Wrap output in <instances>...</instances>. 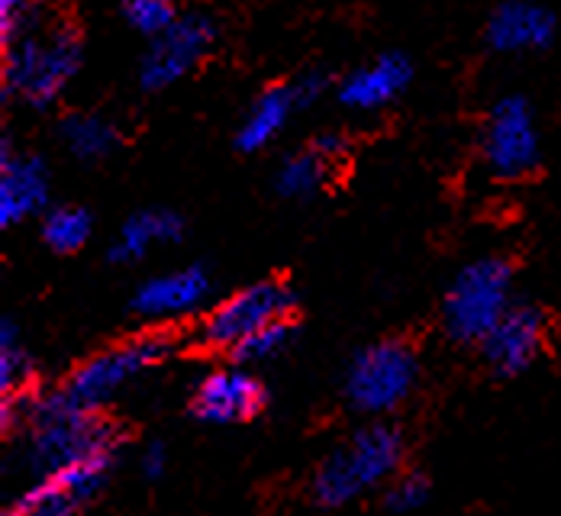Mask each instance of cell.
<instances>
[{
    "mask_svg": "<svg viewBox=\"0 0 561 516\" xmlns=\"http://www.w3.org/2000/svg\"><path fill=\"white\" fill-rule=\"evenodd\" d=\"M13 413L7 429H20L23 456L36 478L53 474L58 468L78 465L94 456L123 449V433L104 413L84 410L61 388L53 394H23L3 401V416Z\"/></svg>",
    "mask_w": 561,
    "mask_h": 516,
    "instance_id": "6da1fadb",
    "label": "cell"
},
{
    "mask_svg": "<svg viewBox=\"0 0 561 516\" xmlns=\"http://www.w3.org/2000/svg\"><path fill=\"white\" fill-rule=\"evenodd\" d=\"M407 443L388 420H371L330 449L313 471V501L327 511L348 507L375 491H385L403 471Z\"/></svg>",
    "mask_w": 561,
    "mask_h": 516,
    "instance_id": "7a4b0ae2",
    "label": "cell"
},
{
    "mask_svg": "<svg viewBox=\"0 0 561 516\" xmlns=\"http://www.w3.org/2000/svg\"><path fill=\"white\" fill-rule=\"evenodd\" d=\"M171 352H174V343L165 333H142V336L107 345V348L94 352L91 358H84L65 378L61 391L75 403H81L84 410L104 413L142 375H149L159 365H165L171 358Z\"/></svg>",
    "mask_w": 561,
    "mask_h": 516,
    "instance_id": "3957f363",
    "label": "cell"
},
{
    "mask_svg": "<svg viewBox=\"0 0 561 516\" xmlns=\"http://www.w3.org/2000/svg\"><path fill=\"white\" fill-rule=\"evenodd\" d=\"M78 68H81V43L71 30L23 33L13 43H7L3 84L7 94L33 107H49L71 84Z\"/></svg>",
    "mask_w": 561,
    "mask_h": 516,
    "instance_id": "277c9868",
    "label": "cell"
},
{
    "mask_svg": "<svg viewBox=\"0 0 561 516\" xmlns=\"http://www.w3.org/2000/svg\"><path fill=\"white\" fill-rule=\"evenodd\" d=\"M513 307V268L506 259L488 255L465 265L443 297V326L449 340L481 345Z\"/></svg>",
    "mask_w": 561,
    "mask_h": 516,
    "instance_id": "5b68a950",
    "label": "cell"
},
{
    "mask_svg": "<svg viewBox=\"0 0 561 516\" xmlns=\"http://www.w3.org/2000/svg\"><path fill=\"white\" fill-rule=\"evenodd\" d=\"M416 385H420V358L413 345L400 340H381L355 352L342 378V394L355 413L368 420H385L413 398Z\"/></svg>",
    "mask_w": 561,
    "mask_h": 516,
    "instance_id": "8992f818",
    "label": "cell"
},
{
    "mask_svg": "<svg viewBox=\"0 0 561 516\" xmlns=\"http://www.w3.org/2000/svg\"><path fill=\"white\" fill-rule=\"evenodd\" d=\"M116 459V452H107L33 478V484L7 507L3 516H81L107 491Z\"/></svg>",
    "mask_w": 561,
    "mask_h": 516,
    "instance_id": "52a82bcc",
    "label": "cell"
},
{
    "mask_svg": "<svg viewBox=\"0 0 561 516\" xmlns=\"http://www.w3.org/2000/svg\"><path fill=\"white\" fill-rule=\"evenodd\" d=\"M290 310H294L290 287L280 282H255V285L239 287L236 294L224 297L217 307H210V313L201 323V340L214 352L229 355L252 333H259L278 320H290Z\"/></svg>",
    "mask_w": 561,
    "mask_h": 516,
    "instance_id": "ba28073f",
    "label": "cell"
},
{
    "mask_svg": "<svg viewBox=\"0 0 561 516\" xmlns=\"http://www.w3.org/2000/svg\"><path fill=\"white\" fill-rule=\"evenodd\" d=\"M481 152H484L488 169L506 181L536 172L542 139L536 126V111L523 94H506L491 107L488 123H484Z\"/></svg>",
    "mask_w": 561,
    "mask_h": 516,
    "instance_id": "9c48e42d",
    "label": "cell"
},
{
    "mask_svg": "<svg viewBox=\"0 0 561 516\" xmlns=\"http://www.w3.org/2000/svg\"><path fill=\"white\" fill-rule=\"evenodd\" d=\"M217 39V26L204 13L178 16L165 33L152 36L149 53L139 65V81L146 91H165L178 84L184 74H191Z\"/></svg>",
    "mask_w": 561,
    "mask_h": 516,
    "instance_id": "30bf717a",
    "label": "cell"
},
{
    "mask_svg": "<svg viewBox=\"0 0 561 516\" xmlns=\"http://www.w3.org/2000/svg\"><path fill=\"white\" fill-rule=\"evenodd\" d=\"M187 410L197 423L207 426H239L265 410V385L252 368L232 362L207 371L194 385Z\"/></svg>",
    "mask_w": 561,
    "mask_h": 516,
    "instance_id": "8fae6325",
    "label": "cell"
},
{
    "mask_svg": "<svg viewBox=\"0 0 561 516\" xmlns=\"http://www.w3.org/2000/svg\"><path fill=\"white\" fill-rule=\"evenodd\" d=\"M546 333H549V323L539 307L513 303L504 313V320L488 333V340L478 348L497 378H516L542 358Z\"/></svg>",
    "mask_w": 561,
    "mask_h": 516,
    "instance_id": "7c38bea8",
    "label": "cell"
},
{
    "mask_svg": "<svg viewBox=\"0 0 561 516\" xmlns=\"http://www.w3.org/2000/svg\"><path fill=\"white\" fill-rule=\"evenodd\" d=\"M210 297V272L204 265H184L174 272H162L136 287L129 307L136 317L152 323H171L204 307Z\"/></svg>",
    "mask_w": 561,
    "mask_h": 516,
    "instance_id": "4fadbf2b",
    "label": "cell"
},
{
    "mask_svg": "<svg viewBox=\"0 0 561 516\" xmlns=\"http://www.w3.org/2000/svg\"><path fill=\"white\" fill-rule=\"evenodd\" d=\"M559 20L549 7L533 0H504L494 7L488 20V43L491 49L519 56V53H539L556 43Z\"/></svg>",
    "mask_w": 561,
    "mask_h": 516,
    "instance_id": "5bb4252c",
    "label": "cell"
},
{
    "mask_svg": "<svg viewBox=\"0 0 561 516\" xmlns=\"http://www.w3.org/2000/svg\"><path fill=\"white\" fill-rule=\"evenodd\" d=\"M49 204V172L36 156L0 159V227H16L43 214Z\"/></svg>",
    "mask_w": 561,
    "mask_h": 516,
    "instance_id": "9a60e30c",
    "label": "cell"
},
{
    "mask_svg": "<svg viewBox=\"0 0 561 516\" xmlns=\"http://www.w3.org/2000/svg\"><path fill=\"white\" fill-rule=\"evenodd\" d=\"M413 78V68H410V58L388 53V56H378L375 61L355 68L352 74L342 78L339 84V101L358 114H368V111H381L388 107L397 94L407 91Z\"/></svg>",
    "mask_w": 561,
    "mask_h": 516,
    "instance_id": "2e32d148",
    "label": "cell"
},
{
    "mask_svg": "<svg viewBox=\"0 0 561 516\" xmlns=\"http://www.w3.org/2000/svg\"><path fill=\"white\" fill-rule=\"evenodd\" d=\"M297 107H304V98L294 84H280V88H268L265 94L255 98V104L249 107V114L242 116L239 133H236V146L242 152H262L268 149L284 126L290 123V116Z\"/></svg>",
    "mask_w": 561,
    "mask_h": 516,
    "instance_id": "e0dca14e",
    "label": "cell"
},
{
    "mask_svg": "<svg viewBox=\"0 0 561 516\" xmlns=\"http://www.w3.org/2000/svg\"><path fill=\"white\" fill-rule=\"evenodd\" d=\"M184 232V220L174 214V210H162V207H149V210H139L133 214L116 239L111 242V259L119 265H133V262H142L149 252H156L159 245H171L178 242Z\"/></svg>",
    "mask_w": 561,
    "mask_h": 516,
    "instance_id": "ac0fdd59",
    "label": "cell"
},
{
    "mask_svg": "<svg viewBox=\"0 0 561 516\" xmlns=\"http://www.w3.org/2000/svg\"><path fill=\"white\" fill-rule=\"evenodd\" d=\"M61 142L68 146V152L81 162H101L107 159L119 133L107 116L101 114H68L61 119Z\"/></svg>",
    "mask_w": 561,
    "mask_h": 516,
    "instance_id": "d6986e66",
    "label": "cell"
},
{
    "mask_svg": "<svg viewBox=\"0 0 561 516\" xmlns=\"http://www.w3.org/2000/svg\"><path fill=\"white\" fill-rule=\"evenodd\" d=\"M327 172H330V159L320 149L287 156L275 174V191L287 200H307L320 194V187L327 184Z\"/></svg>",
    "mask_w": 561,
    "mask_h": 516,
    "instance_id": "ffe728a7",
    "label": "cell"
},
{
    "mask_svg": "<svg viewBox=\"0 0 561 516\" xmlns=\"http://www.w3.org/2000/svg\"><path fill=\"white\" fill-rule=\"evenodd\" d=\"M94 232V220L84 207H75V204H61V207H53L46 210L43 217V239L46 245L58 252V255H71L78 249L88 245Z\"/></svg>",
    "mask_w": 561,
    "mask_h": 516,
    "instance_id": "44dd1931",
    "label": "cell"
},
{
    "mask_svg": "<svg viewBox=\"0 0 561 516\" xmlns=\"http://www.w3.org/2000/svg\"><path fill=\"white\" fill-rule=\"evenodd\" d=\"M30 378H33V358L20 340L16 326L10 320H3V326H0V394H3V401L23 398L30 388Z\"/></svg>",
    "mask_w": 561,
    "mask_h": 516,
    "instance_id": "7402d4cb",
    "label": "cell"
},
{
    "mask_svg": "<svg viewBox=\"0 0 561 516\" xmlns=\"http://www.w3.org/2000/svg\"><path fill=\"white\" fill-rule=\"evenodd\" d=\"M290 340H294V326H290V320H278V323H272V326H265V330L252 333V336H249L242 345H236V348L229 352V358H232V362H239V365H245V368L268 365V362H275L278 355L287 352Z\"/></svg>",
    "mask_w": 561,
    "mask_h": 516,
    "instance_id": "603a6c76",
    "label": "cell"
},
{
    "mask_svg": "<svg viewBox=\"0 0 561 516\" xmlns=\"http://www.w3.org/2000/svg\"><path fill=\"white\" fill-rule=\"evenodd\" d=\"M119 10L126 16V23L146 36H159L165 33L171 23L178 20L174 0H119Z\"/></svg>",
    "mask_w": 561,
    "mask_h": 516,
    "instance_id": "cb8c5ba5",
    "label": "cell"
},
{
    "mask_svg": "<svg viewBox=\"0 0 561 516\" xmlns=\"http://www.w3.org/2000/svg\"><path fill=\"white\" fill-rule=\"evenodd\" d=\"M433 488L426 481V474L420 471H400L391 484L385 488V504L391 514H416L426 501H430Z\"/></svg>",
    "mask_w": 561,
    "mask_h": 516,
    "instance_id": "d4e9b609",
    "label": "cell"
},
{
    "mask_svg": "<svg viewBox=\"0 0 561 516\" xmlns=\"http://www.w3.org/2000/svg\"><path fill=\"white\" fill-rule=\"evenodd\" d=\"M39 3L43 0H0V33L7 43L23 36V26L30 23V16L36 13Z\"/></svg>",
    "mask_w": 561,
    "mask_h": 516,
    "instance_id": "484cf974",
    "label": "cell"
},
{
    "mask_svg": "<svg viewBox=\"0 0 561 516\" xmlns=\"http://www.w3.org/2000/svg\"><path fill=\"white\" fill-rule=\"evenodd\" d=\"M139 471L149 478V481H159L165 471H169V446L152 439L142 446V456H139Z\"/></svg>",
    "mask_w": 561,
    "mask_h": 516,
    "instance_id": "4316f807",
    "label": "cell"
}]
</instances>
